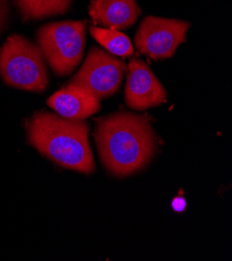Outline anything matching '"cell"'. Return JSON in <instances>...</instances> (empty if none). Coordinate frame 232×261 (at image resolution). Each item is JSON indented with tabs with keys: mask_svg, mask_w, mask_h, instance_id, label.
Segmentation results:
<instances>
[{
	"mask_svg": "<svg viewBox=\"0 0 232 261\" xmlns=\"http://www.w3.org/2000/svg\"><path fill=\"white\" fill-rule=\"evenodd\" d=\"M25 20H38L64 14L71 0H15Z\"/></svg>",
	"mask_w": 232,
	"mask_h": 261,
	"instance_id": "10",
	"label": "cell"
},
{
	"mask_svg": "<svg viewBox=\"0 0 232 261\" xmlns=\"http://www.w3.org/2000/svg\"><path fill=\"white\" fill-rule=\"evenodd\" d=\"M89 132L85 120H69L44 111L36 113L28 124L29 141L36 150L59 166L84 174L95 171Z\"/></svg>",
	"mask_w": 232,
	"mask_h": 261,
	"instance_id": "2",
	"label": "cell"
},
{
	"mask_svg": "<svg viewBox=\"0 0 232 261\" xmlns=\"http://www.w3.org/2000/svg\"><path fill=\"white\" fill-rule=\"evenodd\" d=\"M0 76L8 86L31 92H44L49 83L40 47L20 35L9 37L0 48Z\"/></svg>",
	"mask_w": 232,
	"mask_h": 261,
	"instance_id": "3",
	"label": "cell"
},
{
	"mask_svg": "<svg viewBox=\"0 0 232 261\" xmlns=\"http://www.w3.org/2000/svg\"><path fill=\"white\" fill-rule=\"evenodd\" d=\"M186 200L184 198H175L172 202V207L175 212H184L186 210Z\"/></svg>",
	"mask_w": 232,
	"mask_h": 261,
	"instance_id": "13",
	"label": "cell"
},
{
	"mask_svg": "<svg viewBox=\"0 0 232 261\" xmlns=\"http://www.w3.org/2000/svg\"><path fill=\"white\" fill-rule=\"evenodd\" d=\"M190 26L186 21L148 16L137 31L136 48L153 60L171 58L179 45L186 41Z\"/></svg>",
	"mask_w": 232,
	"mask_h": 261,
	"instance_id": "5",
	"label": "cell"
},
{
	"mask_svg": "<svg viewBox=\"0 0 232 261\" xmlns=\"http://www.w3.org/2000/svg\"><path fill=\"white\" fill-rule=\"evenodd\" d=\"M9 3L8 0H0V33L3 32L4 28L7 24L9 17Z\"/></svg>",
	"mask_w": 232,
	"mask_h": 261,
	"instance_id": "12",
	"label": "cell"
},
{
	"mask_svg": "<svg viewBox=\"0 0 232 261\" xmlns=\"http://www.w3.org/2000/svg\"><path fill=\"white\" fill-rule=\"evenodd\" d=\"M140 13L136 0H92L89 7L93 21L116 31L130 29Z\"/></svg>",
	"mask_w": 232,
	"mask_h": 261,
	"instance_id": "9",
	"label": "cell"
},
{
	"mask_svg": "<svg viewBox=\"0 0 232 261\" xmlns=\"http://www.w3.org/2000/svg\"><path fill=\"white\" fill-rule=\"evenodd\" d=\"M86 25L84 21H63L38 30V46L57 76H68L80 65L86 45Z\"/></svg>",
	"mask_w": 232,
	"mask_h": 261,
	"instance_id": "4",
	"label": "cell"
},
{
	"mask_svg": "<svg viewBox=\"0 0 232 261\" xmlns=\"http://www.w3.org/2000/svg\"><path fill=\"white\" fill-rule=\"evenodd\" d=\"M90 33L110 54L119 57H130L134 54V48L130 38L119 31L91 26Z\"/></svg>",
	"mask_w": 232,
	"mask_h": 261,
	"instance_id": "11",
	"label": "cell"
},
{
	"mask_svg": "<svg viewBox=\"0 0 232 261\" xmlns=\"http://www.w3.org/2000/svg\"><path fill=\"white\" fill-rule=\"evenodd\" d=\"M47 104L59 116L75 121L86 120L101 108L100 100L91 91L72 82L51 96Z\"/></svg>",
	"mask_w": 232,
	"mask_h": 261,
	"instance_id": "8",
	"label": "cell"
},
{
	"mask_svg": "<svg viewBox=\"0 0 232 261\" xmlns=\"http://www.w3.org/2000/svg\"><path fill=\"white\" fill-rule=\"evenodd\" d=\"M166 100L165 88L149 67L139 59L132 60L125 87V101L128 108L145 111L165 103Z\"/></svg>",
	"mask_w": 232,
	"mask_h": 261,
	"instance_id": "7",
	"label": "cell"
},
{
	"mask_svg": "<svg viewBox=\"0 0 232 261\" xmlns=\"http://www.w3.org/2000/svg\"><path fill=\"white\" fill-rule=\"evenodd\" d=\"M125 70L126 65L122 61L93 47L71 82L87 88L99 100H102L118 92Z\"/></svg>",
	"mask_w": 232,
	"mask_h": 261,
	"instance_id": "6",
	"label": "cell"
},
{
	"mask_svg": "<svg viewBox=\"0 0 232 261\" xmlns=\"http://www.w3.org/2000/svg\"><path fill=\"white\" fill-rule=\"evenodd\" d=\"M95 141L103 166L116 177L142 171L157 151V137L150 120L130 112L99 119Z\"/></svg>",
	"mask_w": 232,
	"mask_h": 261,
	"instance_id": "1",
	"label": "cell"
}]
</instances>
